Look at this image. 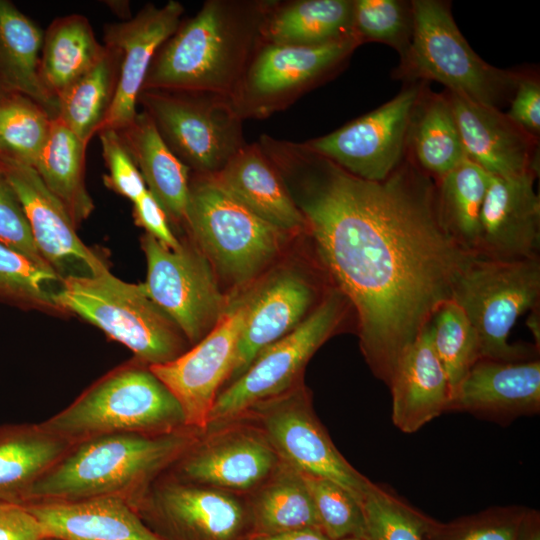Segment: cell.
<instances>
[{
  "label": "cell",
  "mask_w": 540,
  "mask_h": 540,
  "mask_svg": "<svg viewBox=\"0 0 540 540\" xmlns=\"http://www.w3.org/2000/svg\"><path fill=\"white\" fill-rule=\"evenodd\" d=\"M117 132L147 190L160 204L169 223L185 226L190 169L168 148L144 111L137 113L128 126Z\"/></svg>",
  "instance_id": "cell-27"
},
{
  "label": "cell",
  "mask_w": 540,
  "mask_h": 540,
  "mask_svg": "<svg viewBox=\"0 0 540 540\" xmlns=\"http://www.w3.org/2000/svg\"><path fill=\"white\" fill-rule=\"evenodd\" d=\"M53 116L33 100L15 94L0 99V156L34 166L48 138Z\"/></svg>",
  "instance_id": "cell-38"
},
{
  "label": "cell",
  "mask_w": 540,
  "mask_h": 540,
  "mask_svg": "<svg viewBox=\"0 0 540 540\" xmlns=\"http://www.w3.org/2000/svg\"><path fill=\"white\" fill-rule=\"evenodd\" d=\"M105 47L104 56L56 97V117L85 144L102 128L118 82L120 54Z\"/></svg>",
  "instance_id": "cell-35"
},
{
  "label": "cell",
  "mask_w": 540,
  "mask_h": 540,
  "mask_svg": "<svg viewBox=\"0 0 540 540\" xmlns=\"http://www.w3.org/2000/svg\"><path fill=\"white\" fill-rule=\"evenodd\" d=\"M184 8L171 0L161 7L144 6L133 18L105 28V46L120 54L114 99L102 129L121 130L138 113L136 105L159 47L177 30Z\"/></svg>",
  "instance_id": "cell-19"
},
{
  "label": "cell",
  "mask_w": 540,
  "mask_h": 540,
  "mask_svg": "<svg viewBox=\"0 0 540 540\" xmlns=\"http://www.w3.org/2000/svg\"><path fill=\"white\" fill-rule=\"evenodd\" d=\"M54 302L58 310L80 316L125 345L148 366L165 364L186 351V338L143 284L122 281L109 269L61 278Z\"/></svg>",
  "instance_id": "cell-5"
},
{
  "label": "cell",
  "mask_w": 540,
  "mask_h": 540,
  "mask_svg": "<svg viewBox=\"0 0 540 540\" xmlns=\"http://www.w3.org/2000/svg\"><path fill=\"white\" fill-rule=\"evenodd\" d=\"M465 156L494 176L536 171L538 139L499 108L446 91Z\"/></svg>",
  "instance_id": "cell-23"
},
{
  "label": "cell",
  "mask_w": 540,
  "mask_h": 540,
  "mask_svg": "<svg viewBox=\"0 0 540 540\" xmlns=\"http://www.w3.org/2000/svg\"><path fill=\"white\" fill-rule=\"evenodd\" d=\"M86 147L87 144L55 116L46 143L33 166L45 186L64 205L76 227L94 209L85 185Z\"/></svg>",
  "instance_id": "cell-33"
},
{
  "label": "cell",
  "mask_w": 540,
  "mask_h": 540,
  "mask_svg": "<svg viewBox=\"0 0 540 540\" xmlns=\"http://www.w3.org/2000/svg\"><path fill=\"white\" fill-rule=\"evenodd\" d=\"M0 170L24 210L41 256L60 278L95 275L108 269L81 241L66 208L32 166L0 156Z\"/></svg>",
  "instance_id": "cell-18"
},
{
  "label": "cell",
  "mask_w": 540,
  "mask_h": 540,
  "mask_svg": "<svg viewBox=\"0 0 540 540\" xmlns=\"http://www.w3.org/2000/svg\"><path fill=\"white\" fill-rule=\"evenodd\" d=\"M281 462L264 432L252 421L238 418L200 432L166 473L184 482L247 496Z\"/></svg>",
  "instance_id": "cell-15"
},
{
  "label": "cell",
  "mask_w": 540,
  "mask_h": 540,
  "mask_svg": "<svg viewBox=\"0 0 540 540\" xmlns=\"http://www.w3.org/2000/svg\"><path fill=\"white\" fill-rule=\"evenodd\" d=\"M272 0H208L159 47L143 89L231 97L263 42Z\"/></svg>",
  "instance_id": "cell-2"
},
{
  "label": "cell",
  "mask_w": 540,
  "mask_h": 540,
  "mask_svg": "<svg viewBox=\"0 0 540 540\" xmlns=\"http://www.w3.org/2000/svg\"><path fill=\"white\" fill-rule=\"evenodd\" d=\"M133 218L138 226L146 230V234L167 248L176 250L181 246L171 231L164 210L148 190L133 202Z\"/></svg>",
  "instance_id": "cell-47"
},
{
  "label": "cell",
  "mask_w": 540,
  "mask_h": 540,
  "mask_svg": "<svg viewBox=\"0 0 540 540\" xmlns=\"http://www.w3.org/2000/svg\"><path fill=\"white\" fill-rule=\"evenodd\" d=\"M43 40L40 27L12 3L0 0V77L8 89L56 112V100L39 76Z\"/></svg>",
  "instance_id": "cell-31"
},
{
  "label": "cell",
  "mask_w": 540,
  "mask_h": 540,
  "mask_svg": "<svg viewBox=\"0 0 540 540\" xmlns=\"http://www.w3.org/2000/svg\"><path fill=\"white\" fill-rule=\"evenodd\" d=\"M247 540H331L321 530L308 528L270 534H252Z\"/></svg>",
  "instance_id": "cell-49"
},
{
  "label": "cell",
  "mask_w": 540,
  "mask_h": 540,
  "mask_svg": "<svg viewBox=\"0 0 540 540\" xmlns=\"http://www.w3.org/2000/svg\"><path fill=\"white\" fill-rule=\"evenodd\" d=\"M211 176L225 191L269 224L292 236L307 232L302 212L258 142L246 144L218 173Z\"/></svg>",
  "instance_id": "cell-24"
},
{
  "label": "cell",
  "mask_w": 540,
  "mask_h": 540,
  "mask_svg": "<svg viewBox=\"0 0 540 540\" xmlns=\"http://www.w3.org/2000/svg\"><path fill=\"white\" fill-rule=\"evenodd\" d=\"M361 44L357 36L317 46L263 43L230 97L234 109L242 120L286 109L341 70Z\"/></svg>",
  "instance_id": "cell-11"
},
{
  "label": "cell",
  "mask_w": 540,
  "mask_h": 540,
  "mask_svg": "<svg viewBox=\"0 0 540 540\" xmlns=\"http://www.w3.org/2000/svg\"><path fill=\"white\" fill-rule=\"evenodd\" d=\"M246 499L253 534L319 529L302 472L283 461Z\"/></svg>",
  "instance_id": "cell-34"
},
{
  "label": "cell",
  "mask_w": 540,
  "mask_h": 540,
  "mask_svg": "<svg viewBox=\"0 0 540 540\" xmlns=\"http://www.w3.org/2000/svg\"><path fill=\"white\" fill-rule=\"evenodd\" d=\"M98 134L109 172L104 177L106 186L135 202L147 188L119 133L113 129H102Z\"/></svg>",
  "instance_id": "cell-45"
},
{
  "label": "cell",
  "mask_w": 540,
  "mask_h": 540,
  "mask_svg": "<svg viewBox=\"0 0 540 540\" xmlns=\"http://www.w3.org/2000/svg\"><path fill=\"white\" fill-rule=\"evenodd\" d=\"M141 247L147 261L142 284L148 296L195 345L216 326L230 303L214 269L198 248L181 244L171 250L148 234L141 237Z\"/></svg>",
  "instance_id": "cell-13"
},
{
  "label": "cell",
  "mask_w": 540,
  "mask_h": 540,
  "mask_svg": "<svg viewBox=\"0 0 540 540\" xmlns=\"http://www.w3.org/2000/svg\"><path fill=\"white\" fill-rule=\"evenodd\" d=\"M46 537L58 540H163L119 497L25 505Z\"/></svg>",
  "instance_id": "cell-25"
},
{
  "label": "cell",
  "mask_w": 540,
  "mask_h": 540,
  "mask_svg": "<svg viewBox=\"0 0 540 540\" xmlns=\"http://www.w3.org/2000/svg\"><path fill=\"white\" fill-rule=\"evenodd\" d=\"M46 535L29 509L19 503L0 500V540H46Z\"/></svg>",
  "instance_id": "cell-48"
},
{
  "label": "cell",
  "mask_w": 540,
  "mask_h": 540,
  "mask_svg": "<svg viewBox=\"0 0 540 540\" xmlns=\"http://www.w3.org/2000/svg\"><path fill=\"white\" fill-rule=\"evenodd\" d=\"M246 295L247 312L230 383L263 349L293 331L321 302L316 303L317 290L308 276L290 268L277 271Z\"/></svg>",
  "instance_id": "cell-21"
},
{
  "label": "cell",
  "mask_w": 540,
  "mask_h": 540,
  "mask_svg": "<svg viewBox=\"0 0 540 540\" xmlns=\"http://www.w3.org/2000/svg\"><path fill=\"white\" fill-rule=\"evenodd\" d=\"M490 174L465 158L436 181L437 202L442 223L451 237L466 251L477 255L480 218Z\"/></svg>",
  "instance_id": "cell-36"
},
{
  "label": "cell",
  "mask_w": 540,
  "mask_h": 540,
  "mask_svg": "<svg viewBox=\"0 0 540 540\" xmlns=\"http://www.w3.org/2000/svg\"><path fill=\"white\" fill-rule=\"evenodd\" d=\"M0 243L26 256L37 265L52 270L41 256L24 210L1 170Z\"/></svg>",
  "instance_id": "cell-44"
},
{
  "label": "cell",
  "mask_w": 540,
  "mask_h": 540,
  "mask_svg": "<svg viewBox=\"0 0 540 540\" xmlns=\"http://www.w3.org/2000/svg\"><path fill=\"white\" fill-rule=\"evenodd\" d=\"M392 421L404 433H414L447 411L451 389L426 326L403 356L389 386Z\"/></svg>",
  "instance_id": "cell-26"
},
{
  "label": "cell",
  "mask_w": 540,
  "mask_h": 540,
  "mask_svg": "<svg viewBox=\"0 0 540 540\" xmlns=\"http://www.w3.org/2000/svg\"><path fill=\"white\" fill-rule=\"evenodd\" d=\"M132 506L163 540H247L253 534L246 496L167 473Z\"/></svg>",
  "instance_id": "cell-14"
},
{
  "label": "cell",
  "mask_w": 540,
  "mask_h": 540,
  "mask_svg": "<svg viewBox=\"0 0 540 540\" xmlns=\"http://www.w3.org/2000/svg\"><path fill=\"white\" fill-rule=\"evenodd\" d=\"M161 138L190 171L216 174L247 143L230 97L200 91L143 89L138 97Z\"/></svg>",
  "instance_id": "cell-9"
},
{
  "label": "cell",
  "mask_w": 540,
  "mask_h": 540,
  "mask_svg": "<svg viewBox=\"0 0 540 540\" xmlns=\"http://www.w3.org/2000/svg\"><path fill=\"white\" fill-rule=\"evenodd\" d=\"M46 540H58V539H54V538H46Z\"/></svg>",
  "instance_id": "cell-53"
},
{
  "label": "cell",
  "mask_w": 540,
  "mask_h": 540,
  "mask_svg": "<svg viewBox=\"0 0 540 540\" xmlns=\"http://www.w3.org/2000/svg\"><path fill=\"white\" fill-rule=\"evenodd\" d=\"M319 529L331 540L364 537L362 504L337 483L303 473Z\"/></svg>",
  "instance_id": "cell-42"
},
{
  "label": "cell",
  "mask_w": 540,
  "mask_h": 540,
  "mask_svg": "<svg viewBox=\"0 0 540 540\" xmlns=\"http://www.w3.org/2000/svg\"><path fill=\"white\" fill-rule=\"evenodd\" d=\"M354 30L362 41H377L398 51L407 50L413 31L411 2L354 0Z\"/></svg>",
  "instance_id": "cell-43"
},
{
  "label": "cell",
  "mask_w": 540,
  "mask_h": 540,
  "mask_svg": "<svg viewBox=\"0 0 540 540\" xmlns=\"http://www.w3.org/2000/svg\"><path fill=\"white\" fill-rule=\"evenodd\" d=\"M429 326L433 347L445 371L452 395L481 358L478 336L464 311L452 299L439 306Z\"/></svg>",
  "instance_id": "cell-37"
},
{
  "label": "cell",
  "mask_w": 540,
  "mask_h": 540,
  "mask_svg": "<svg viewBox=\"0 0 540 540\" xmlns=\"http://www.w3.org/2000/svg\"><path fill=\"white\" fill-rule=\"evenodd\" d=\"M536 171L490 176L480 218L477 255L494 260L539 258L540 199Z\"/></svg>",
  "instance_id": "cell-20"
},
{
  "label": "cell",
  "mask_w": 540,
  "mask_h": 540,
  "mask_svg": "<svg viewBox=\"0 0 540 540\" xmlns=\"http://www.w3.org/2000/svg\"><path fill=\"white\" fill-rule=\"evenodd\" d=\"M352 308L336 288L289 334L263 349L247 370L218 394L205 429L242 416L257 403L303 382L306 364L342 325Z\"/></svg>",
  "instance_id": "cell-10"
},
{
  "label": "cell",
  "mask_w": 540,
  "mask_h": 540,
  "mask_svg": "<svg viewBox=\"0 0 540 540\" xmlns=\"http://www.w3.org/2000/svg\"><path fill=\"white\" fill-rule=\"evenodd\" d=\"M73 444L38 424L0 427V500L21 503L27 490Z\"/></svg>",
  "instance_id": "cell-30"
},
{
  "label": "cell",
  "mask_w": 540,
  "mask_h": 540,
  "mask_svg": "<svg viewBox=\"0 0 540 540\" xmlns=\"http://www.w3.org/2000/svg\"><path fill=\"white\" fill-rule=\"evenodd\" d=\"M88 20L78 14L56 19L44 33L39 76L56 97L90 70L105 54Z\"/></svg>",
  "instance_id": "cell-32"
},
{
  "label": "cell",
  "mask_w": 540,
  "mask_h": 540,
  "mask_svg": "<svg viewBox=\"0 0 540 540\" xmlns=\"http://www.w3.org/2000/svg\"><path fill=\"white\" fill-rule=\"evenodd\" d=\"M353 15L354 0H272L262 29L263 42L317 46L357 36Z\"/></svg>",
  "instance_id": "cell-28"
},
{
  "label": "cell",
  "mask_w": 540,
  "mask_h": 540,
  "mask_svg": "<svg viewBox=\"0 0 540 540\" xmlns=\"http://www.w3.org/2000/svg\"><path fill=\"white\" fill-rule=\"evenodd\" d=\"M451 299L477 333L480 359L521 362L539 358L537 346L508 342L517 319L539 308V258L503 261L475 255L457 278Z\"/></svg>",
  "instance_id": "cell-8"
},
{
  "label": "cell",
  "mask_w": 540,
  "mask_h": 540,
  "mask_svg": "<svg viewBox=\"0 0 540 540\" xmlns=\"http://www.w3.org/2000/svg\"><path fill=\"white\" fill-rule=\"evenodd\" d=\"M185 226L212 268L234 285L262 273L292 236L254 214L211 175L194 172Z\"/></svg>",
  "instance_id": "cell-7"
},
{
  "label": "cell",
  "mask_w": 540,
  "mask_h": 540,
  "mask_svg": "<svg viewBox=\"0 0 540 540\" xmlns=\"http://www.w3.org/2000/svg\"><path fill=\"white\" fill-rule=\"evenodd\" d=\"M239 418L255 423L283 462L337 483L362 504L373 482L338 451L317 417L311 393L303 382L255 404Z\"/></svg>",
  "instance_id": "cell-12"
},
{
  "label": "cell",
  "mask_w": 540,
  "mask_h": 540,
  "mask_svg": "<svg viewBox=\"0 0 540 540\" xmlns=\"http://www.w3.org/2000/svg\"><path fill=\"white\" fill-rule=\"evenodd\" d=\"M527 325L530 328L536 342V346L539 348L540 344V326H539V308L531 310Z\"/></svg>",
  "instance_id": "cell-50"
},
{
  "label": "cell",
  "mask_w": 540,
  "mask_h": 540,
  "mask_svg": "<svg viewBox=\"0 0 540 540\" xmlns=\"http://www.w3.org/2000/svg\"><path fill=\"white\" fill-rule=\"evenodd\" d=\"M527 540H540L539 519L533 524Z\"/></svg>",
  "instance_id": "cell-51"
},
{
  "label": "cell",
  "mask_w": 540,
  "mask_h": 540,
  "mask_svg": "<svg viewBox=\"0 0 540 540\" xmlns=\"http://www.w3.org/2000/svg\"><path fill=\"white\" fill-rule=\"evenodd\" d=\"M40 424L71 444L109 434L155 435L189 428L176 398L140 361L109 372Z\"/></svg>",
  "instance_id": "cell-4"
},
{
  "label": "cell",
  "mask_w": 540,
  "mask_h": 540,
  "mask_svg": "<svg viewBox=\"0 0 540 540\" xmlns=\"http://www.w3.org/2000/svg\"><path fill=\"white\" fill-rule=\"evenodd\" d=\"M362 509L364 540H425L433 521L391 489L373 483Z\"/></svg>",
  "instance_id": "cell-39"
},
{
  "label": "cell",
  "mask_w": 540,
  "mask_h": 540,
  "mask_svg": "<svg viewBox=\"0 0 540 540\" xmlns=\"http://www.w3.org/2000/svg\"><path fill=\"white\" fill-rule=\"evenodd\" d=\"M258 143L302 212L325 271L352 306L369 368L389 387L475 256L444 227L436 181L407 156L384 180L369 181L305 142L263 134Z\"/></svg>",
  "instance_id": "cell-1"
},
{
  "label": "cell",
  "mask_w": 540,
  "mask_h": 540,
  "mask_svg": "<svg viewBox=\"0 0 540 540\" xmlns=\"http://www.w3.org/2000/svg\"><path fill=\"white\" fill-rule=\"evenodd\" d=\"M413 31L396 77L410 83L434 80L447 91L496 107L512 98L522 73L480 58L458 29L447 2L411 1Z\"/></svg>",
  "instance_id": "cell-6"
},
{
  "label": "cell",
  "mask_w": 540,
  "mask_h": 540,
  "mask_svg": "<svg viewBox=\"0 0 540 540\" xmlns=\"http://www.w3.org/2000/svg\"><path fill=\"white\" fill-rule=\"evenodd\" d=\"M247 312V295L236 298L216 326L174 360L149 366L180 404L185 424L203 432L221 387L228 382Z\"/></svg>",
  "instance_id": "cell-17"
},
{
  "label": "cell",
  "mask_w": 540,
  "mask_h": 540,
  "mask_svg": "<svg viewBox=\"0 0 540 540\" xmlns=\"http://www.w3.org/2000/svg\"><path fill=\"white\" fill-rule=\"evenodd\" d=\"M406 156L435 181L466 158L445 92L423 88L411 114Z\"/></svg>",
  "instance_id": "cell-29"
},
{
  "label": "cell",
  "mask_w": 540,
  "mask_h": 540,
  "mask_svg": "<svg viewBox=\"0 0 540 540\" xmlns=\"http://www.w3.org/2000/svg\"><path fill=\"white\" fill-rule=\"evenodd\" d=\"M61 278L26 256L0 243V299L57 309L51 285ZM58 310V309H57Z\"/></svg>",
  "instance_id": "cell-41"
},
{
  "label": "cell",
  "mask_w": 540,
  "mask_h": 540,
  "mask_svg": "<svg viewBox=\"0 0 540 540\" xmlns=\"http://www.w3.org/2000/svg\"><path fill=\"white\" fill-rule=\"evenodd\" d=\"M199 434L185 428L155 435L109 434L74 443L27 490L20 504L119 497L133 505Z\"/></svg>",
  "instance_id": "cell-3"
},
{
  "label": "cell",
  "mask_w": 540,
  "mask_h": 540,
  "mask_svg": "<svg viewBox=\"0 0 540 540\" xmlns=\"http://www.w3.org/2000/svg\"><path fill=\"white\" fill-rule=\"evenodd\" d=\"M341 540H364V539L359 538V537H347V538H344V539H341Z\"/></svg>",
  "instance_id": "cell-52"
},
{
  "label": "cell",
  "mask_w": 540,
  "mask_h": 540,
  "mask_svg": "<svg viewBox=\"0 0 540 540\" xmlns=\"http://www.w3.org/2000/svg\"><path fill=\"white\" fill-rule=\"evenodd\" d=\"M447 411L470 413L498 424L540 411V360L479 359L453 391Z\"/></svg>",
  "instance_id": "cell-22"
},
{
  "label": "cell",
  "mask_w": 540,
  "mask_h": 540,
  "mask_svg": "<svg viewBox=\"0 0 540 540\" xmlns=\"http://www.w3.org/2000/svg\"><path fill=\"white\" fill-rule=\"evenodd\" d=\"M423 88V82H413L370 113L305 144L359 178L382 181L405 159L411 114Z\"/></svg>",
  "instance_id": "cell-16"
},
{
  "label": "cell",
  "mask_w": 540,
  "mask_h": 540,
  "mask_svg": "<svg viewBox=\"0 0 540 540\" xmlns=\"http://www.w3.org/2000/svg\"><path fill=\"white\" fill-rule=\"evenodd\" d=\"M507 116L531 136L540 134V83L536 76L522 74L511 98Z\"/></svg>",
  "instance_id": "cell-46"
},
{
  "label": "cell",
  "mask_w": 540,
  "mask_h": 540,
  "mask_svg": "<svg viewBox=\"0 0 540 540\" xmlns=\"http://www.w3.org/2000/svg\"><path fill=\"white\" fill-rule=\"evenodd\" d=\"M538 519L524 507H494L448 524L433 520L425 540H527Z\"/></svg>",
  "instance_id": "cell-40"
}]
</instances>
